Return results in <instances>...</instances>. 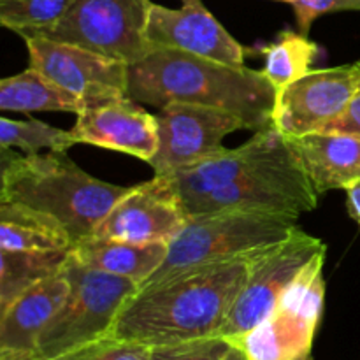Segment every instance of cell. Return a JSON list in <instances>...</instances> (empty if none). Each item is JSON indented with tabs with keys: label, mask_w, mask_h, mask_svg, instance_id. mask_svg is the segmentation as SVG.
I'll return each mask as SVG.
<instances>
[{
	"label": "cell",
	"mask_w": 360,
	"mask_h": 360,
	"mask_svg": "<svg viewBox=\"0 0 360 360\" xmlns=\"http://www.w3.org/2000/svg\"><path fill=\"white\" fill-rule=\"evenodd\" d=\"M232 343L221 336L150 347L148 360H224Z\"/></svg>",
	"instance_id": "obj_26"
},
{
	"label": "cell",
	"mask_w": 360,
	"mask_h": 360,
	"mask_svg": "<svg viewBox=\"0 0 360 360\" xmlns=\"http://www.w3.org/2000/svg\"><path fill=\"white\" fill-rule=\"evenodd\" d=\"M252 257L204 266L141 288L118 313L109 336L146 347L220 336Z\"/></svg>",
	"instance_id": "obj_1"
},
{
	"label": "cell",
	"mask_w": 360,
	"mask_h": 360,
	"mask_svg": "<svg viewBox=\"0 0 360 360\" xmlns=\"http://www.w3.org/2000/svg\"><path fill=\"white\" fill-rule=\"evenodd\" d=\"M260 55L264 56V76L276 90H281L311 70L320 48L301 32L283 30L271 44L260 48Z\"/></svg>",
	"instance_id": "obj_23"
},
{
	"label": "cell",
	"mask_w": 360,
	"mask_h": 360,
	"mask_svg": "<svg viewBox=\"0 0 360 360\" xmlns=\"http://www.w3.org/2000/svg\"><path fill=\"white\" fill-rule=\"evenodd\" d=\"M290 144L319 195L360 183V137L313 132L290 139Z\"/></svg>",
	"instance_id": "obj_18"
},
{
	"label": "cell",
	"mask_w": 360,
	"mask_h": 360,
	"mask_svg": "<svg viewBox=\"0 0 360 360\" xmlns=\"http://www.w3.org/2000/svg\"><path fill=\"white\" fill-rule=\"evenodd\" d=\"M278 90L262 70L234 67L172 49H155L129 67V97L162 109L172 102L221 109L250 130L271 125Z\"/></svg>",
	"instance_id": "obj_2"
},
{
	"label": "cell",
	"mask_w": 360,
	"mask_h": 360,
	"mask_svg": "<svg viewBox=\"0 0 360 360\" xmlns=\"http://www.w3.org/2000/svg\"><path fill=\"white\" fill-rule=\"evenodd\" d=\"M0 204H18L48 214L69 234L72 246L91 238L130 186L94 178L67 153L16 155L2 150Z\"/></svg>",
	"instance_id": "obj_3"
},
{
	"label": "cell",
	"mask_w": 360,
	"mask_h": 360,
	"mask_svg": "<svg viewBox=\"0 0 360 360\" xmlns=\"http://www.w3.org/2000/svg\"><path fill=\"white\" fill-rule=\"evenodd\" d=\"M290 148V141L281 136L273 125L255 130V136L234 150L221 153L193 165V167L169 174L174 179L183 202L229 185L257 165L276 158Z\"/></svg>",
	"instance_id": "obj_17"
},
{
	"label": "cell",
	"mask_w": 360,
	"mask_h": 360,
	"mask_svg": "<svg viewBox=\"0 0 360 360\" xmlns=\"http://www.w3.org/2000/svg\"><path fill=\"white\" fill-rule=\"evenodd\" d=\"M297 220L288 214L243 210L190 217L183 231L169 243L164 264L139 285V290L199 267L264 252L287 239L299 227Z\"/></svg>",
	"instance_id": "obj_4"
},
{
	"label": "cell",
	"mask_w": 360,
	"mask_h": 360,
	"mask_svg": "<svg viewBox=\"0 0 360 360\" xmlns=\"http://www.w3.org/2000/svg\"><path fill=\"white\" fill-rule=\"evenodd\" d=\"M77 144L72 130H62L39 120L0 118V148L2 150L25 151V155H37L42 150L67 153Z\"/></svg>",
	"instance_id": "obj_24"
},
{
	"label": "cell",
	"mask_w": 360,
	"mask_h": 360,
	"mask_svg": "<svg viewBox=\"0 0 360 360\" xmlns=\"http://www.w3.org/2000/svg\"><path fill=\"white\" fill-rule=\"evenodd\" d=\"M190 2H197V0H183V4H190Z\"/></svg>",
	"instance_id": "obj_34"
},
{
	"label": "cell",
	"mask_w": 360,
	"mask_h": 360,
	"mask_svg": "<svg viewBox=\"0 0 360 360\" xmlns=\"http://www.w3.org/2000/svg\"><path fill=\"white\" fill-rule=\"evenodd\" d=\"M224 360H250V359L246 357V354L241 350V348H238L236 345H232L231 352H229L227 357H225Z\"/></svg>",
	"instance_id": "obj_31"
},
{
	"label": "cell",
	"mask_w": 360,
	"mask_h": 360,
	"mask_svg": "<svg viewBox=\"0 0 360 360\" xmlns=\"http://www.w3.org/2000/svg\"><path fill=\"white\" fill-rule=\"evenodd\" d=\"M0 248L11 252H69L65 229L48 214L18 204H0Z\"/></svg>",
	"instance_id": "obj_20"
},
{
	"label": "cell",
	"mask_w": 360,
	"mask_h": 360,
	"mask_svg": "<svg viewBox=\"0 0 360 360\" xmlns=\"http://www.w3.org/2000/svg\"><path fill=\"white\" fill-rule=\"evenodd\" d=\"M292 7L299 32L308 35L320 16L341 11H360V0H295Z\"/></svg>",
	"instance_id": "obj_28"
},
{
	"label": "cell",
	"mask_w": 360,
	"mask_h": 360,
	"mask_svg": "<svg viewBox=\"0 0 360 360\" xmlns=\"http://www.w3.org/2000/svg\"><path fill=\"white\" fill-rule=\"evenodd\" d=\"M30 67L84 105L129 95V65L94 51L44 37H25Z\"/></svg>",
	"instance_id": "obj_13"
},
{
	"label": "cell",
	"mask_w": 360,
	"mask_h": 360,
	"mask_svg": "<svg viewBox=\"0 0 360 360\" xmlns=\"http://www.w3.org/2000/svg\"><path fill=\"white\" fill-rule=\"evenodd\" d=\"M70 290L65 266L0 313V357H35L42 333Z\"/></svg>",
	"instance_id": "obj_16"
},
{
	"label": "cell",
	"mask_w": 360,
	"mask_h": 360,
	"mask_svg": "<svg viewBox=\"0 0 360 360\" xmlns=\"http://www.w3.org/2000/svg\"><path fill=\"white\" fill-rule=\"evenodd\" d=\"M326 250L322 239L297 227L287 239L253 255L220 336L231 341L269 319L297 274Z\"/></svg>",
	"instance_id": "obj_9"
},
{
	"label": "cell",
	"mask_w": 360,
	"mask_h": 360,
	"mask_svg": "<svg viewBox=\"0 0 360 360\" xmlns=\"http://www.w3.org/2000/svg\"><path fill=\"white\" fill-rule=\"evenodd\" d=\"M150 347L105 336L51 360H148Z\"/></svg>",
	"instance_id": "obj_27"
},
{
	"label": "cell",
	"mask_w": 360,
	"mask_h": 360,
	"mask_svg": "<svg viewBox=\"0 0 360 360\" xmlns=\"http://www.w3.org/2000/svg\"><path fill=\"white\" fill-rule=\"evenodd\" d=\"M76 0H0V23L21 37L58 23Z\"/></svg>",
	"instance_id": "obj_25"
},
{
	"label": "cell",
	"mask_w": 360,
	"mask_h": 360,
	"mask_svg": "<svg viewBox=\"0 0 360 360\" xmlns=\"http://www.w3.org/2000/svg\"><path fill=\"white\" fill-rule=\"evenodd\" d=\"M69 252H11L0 248V313L21 294L62 271Z\"/></svg>",
	"instance_id": "obj_22"
},
{
	"label": "cell",
	"mask_w": 360,
	"mask_h": 360,
	"mask_svg": "<svg viewBox=\"0 0 360 360\" xmlns=\"http://www.w3.org/2000/svg\"><path fill=\"white\" fill-rule=\"evenodd\" d=\"M72 134L77 143L132 155L148 164L158 150L157 115L129 95L84 105L76 115Z\"/></svg>",
	"instance_id": "obj_15"
},
{
	"label": "cell",
	"mask_w": 360,
	"mask_h": 360,
	"mask_svg": "<svg viewBox=\"0 0 360 360\" xmlns=\"http://www.w3.org/2000/svg\"><path fill=\"white\" fill-rule=\"evenodd\" d=\"M278 2H288V4H292V2H295V0H278Z\"/></svg>",
	"instance_id": "obj_33"
},
{
	"label": "cell",
	"mask_w": 360,
	"mask_h": 360,
	"mask_svg": "<svg viewBox=\"0 0 360 360\" xmlns=\"http://www.w3.org/2000/svg\"><path fill=\"white\" fill-rule=\"evenodd\" d=\"M188 218L174 179L169 174H155L141 185L130 186L91 238L171 243Z\"/></svg>",
	"instance_id": "obj_12"
},
{
	"label": "cell",
	"mask_w": 360,
	"mask_h": 360,
	"mask_svg": "<svg viewBox=\"0 0 360 360\" xmlns=\"http://www.w3.org/2000/svg\"><path fill=\"white\" fill-rule=\"evenodd\" d=\"M84 104L34 67L0 81V109L13 112H74Z\"/></svg>",
	"instance_id": "obj_21"
},
{
	"label": "cell",
	"mask_w": 360,
	"mask_h": 360,
	"mask_svg": "<svg viewBox=\"0 0 360 360\" xmlns=\"http://www.w3.org/2000/svg\"><path fill=\"white\" fill-rule=\"evenodd\" d=\"M169 243H132L122 239L88 238L70 248L77 262L116 276L144 283L164 264Z\"/></svg>",
	"instance_id": "obj_19"
},
{
	"label": "cell",
	"mask_w": 360,
	"mask_h": 360,
	"mask_svg": "<svg viewBox=\"0 0 360 360\" xmlns=\"http://www.w3.org/2000/svg\"><path fill=\"white\" fill-rule=\"evenodd\" d=\"M360 84V62L311 69L278 90L271 125L287 139L322 132L340 118Z\"/></svg>",
	"instance_id": "obj_11"
},
{
	"label": "cell",
	"mask_w": 360,
	"mask_h": 360,
	"mask_svg": "<svg viewBox=\"0 0 360 360\" xmlns=\"http://www.w3.org/2000/svg\"><path fill=\"white\" fill-rule=\"evenodd\" d=\"M323 262L326 252L297 274L269 319L231 343L250 360H313V340L326 301Z\"/></svg>",
	"instance_id": "obj_7"
},
{
	"label": "cell",
	"mask_w": 360,
	"mask_h": 360,
	"mask_svg": "<svg viewBox=\"0 0 360 360\" xmlns=\"http://www.w3.org/2000/svg\"><path fill=\"white\" fill-rule=\"evenodd\" d=\"M316 202L319 193L290 144L285 153L257 165L229 185L188 200L185 207L188 217L243 210L299 218L302 213L315 210Z\"/></svg>",
	"instance_id": "obj_8"
},
{
	"label": "cell",
	"mask_w": 360,
	"mask_h": 360,
	"mask_svg": "<svg viewBox=\"0 0 360 360\" xmlns=\"http://www.w3.org/2000/svg\"><path fill=\"white\" fill-rule=\"evenodd\" d=\"M322 132H343L360 137V84L343 115L334 120L330 125H327Z\"/></svg>",
	"instance_id": "obj_29"
},
{
	"label": "cell",
	"mask_w": 360,
	"mask_h": 360,
	"mask_svg": "<svg viewBox=\"0 0 360 360\" xmlns=\"http://www.w3.org/2000/svg\"><path fill=\"white\" fill-rule=\"evenodd\" d=\"M65 273L70 290L39 340L37 359H56L109 336L118 313L139 290L136 281L84 266L70 252Z\"/></svg>",
	"instance_id": "obj_5"
},
{
	"label": "cell",
	"mask_w": 360,
	"mask_h": 360,
	"mask_svg": "<svg viewBox=\"0 0 360 360\" xmlns=\"http://www.w3.org/2000/svg\"><path fill=\"white\" fill-rule=\"evenodd\" d=\"M151 49H172L227 65L243 67L248 49L239 44L200 0L171 9L151 4L146 25Z\"/></svg>",
	"instance_id": "obj_14"
},
{
	"label": "cell",
	"mask_w": 360,
	"mask_h": 360,
	"mask_svg": "<svg viewBox=\"0 0 360 360\" xmlns=\"http://www.w3.org/2000/svg\"><path fill=\"white\" fill-rule=\"evenodd\" d=\"M158 150L148 164L155 174H174L227 148L225 136L248 129L245 120L221 109L172 102L158 109Z\"/></svg>",
	"instance_id": "obj_10"
},
{
	"label": "cell",
	"mask_w": 360,
	"mask_h": 360,
	"mask_svg": "<svg viewBox=\"0 0 360 360\" xmlns=\"http://www.w3.org/2000/svg\"><path fill=\"white\" fill-rule=\"evenodd\" d=\"M0 360H42L37 357H0Z\"/></svg>",
	"instance_id": "obj_32"
},
{
	"label": "cell",
	"mask_w": 360,
	"mask_h": 360,
	"mask_svg": "<svg viewBox=\"0 0 360 360\" xmlns=\"http://www.w3.org/2000/svg\"><path fill=\"white\" fill-rule=\"evenodd\" d=\"M347 192V211L352 220L360 227V183L350 186Z\"/></svg>",
	"instance_id": "obj_30"
},
{
	"label": "cell",
	"mask_w": 360,
	"mask_h": 360,
	"mask_svg": "<svg viewBox=\"0 0 360 360\" xmlns=\"http://www.w3.org/2000/svg\"><path fill=\"white\" fill-rule=\"evenodd\" d=\"M151 4V0H76L58 23L23 39L44 37L79 46L130 67L153 51L146 39Z\"/></svg>",
	"instance_id": "obj_6"
}]
</instances>
